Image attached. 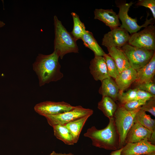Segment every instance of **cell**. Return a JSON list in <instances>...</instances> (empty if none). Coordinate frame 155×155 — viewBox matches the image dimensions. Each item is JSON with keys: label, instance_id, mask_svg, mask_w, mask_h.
<instances>
[{"label": "cell", "instance_id": "cell-15", "mask_svg": "<svg viewBox=\"0 0 155 155\" xmlns=\"http://www.w3.org/2000/svg\"><path fill=\"white\" fill-rule=\"evenodd\" d=\"M136 71L137 78L134 84L153 81L155 74V53L147 64Z\"/></svg>", "mask_w": 155, "mask_h": 155}, {"label": "cell", "instance_id": "cell-18", "mask_svg": "<svg viewBox=\"0 0 155 155\" xmlns=\"http://www.w3.org/2000/svg\"><path fill=\"white\" fill-rule=\"evenodd\" d=\"M101 82V85L98 90L99 93L102 96H108L115 101H117L119 89L115 81L110 78H106Z\"/></svg>", "mask_w": 155, "mask_h": 155}, {"label": "cell", "instance_id": "cell-7", "mask_svg": "<svg viewBox=\"0 0 155 155\" xmlns=\"http://www.w3.org/2000/svg\"><path fill=\"white\" fill-rule=\"evenodd\" d=\"M128 43L139 48L155 51V27L148 25L142 30L131 34Z\"/></svg>", "mask_w": 155, "mask_h": 155}, {"label": "cell", "instance_id": "cell-4", "mask_svg": "<svg viewBox=\"0 0 155 155\" xmlns=\"http://www.w3.org/2000/svg\"><path fill=\"white\" fill-rule=\"evenodd\" d=\"M141 107L132 111H128L118 105L114 118L115 124L119 138V149L125 145V139L128 132L134 123L133 120Z\"/></svg>", "mask_w": 155, "mask_h": 155}, {"label": "cell", "instance_id": "cell-13", "mask_svg": "<svg viewBox=\"0 0 155 155\" xmlns=\"http://www.w3.org/2000/svg\"><path fill=\"white\" fill-rule=\"evenodd\" d=\"M153 132L141 125L134 123L127 135L125 143H136L150 139Z\"/></svg>", "mask_w": 155, "mask_h": 155}, {"label": "cell", "instance_id": "cell-8", "mask_svg": "<svg viewBox=\"0 0 155 155\" xmlns=\"http://www.w3.org/2000/svg\"><path fill=\"white\" fill-rule=\"evenodd\" d=\"M133 3L131 1L129 3H124L117 6L119 8L118 16L122 22L120 27L131 34L137 32L142 28L145 27L150 24L152 25L153 20H155L152 18L148 19L147 17L144 24L142 25H138L137 23V18H132L128 14L129 9Z\"/></svg>", "mask_w": 155, "mask_h": 155}, {"label": "cell", "instance_id": "cell-24", "mask_svg": "<svg viewBox=\"0 0 155 155\" xmlns=\"http://www.w3.org/2000/svg\"><path fill=\"white\" fill-rule=\"evenodd\" d=\"M71 14L73 19V26L71 33L77 41L81 39L86 30V28L84 24L81 21L78 14L74 12H71Z\"/></svg>", "mask_w": 155, "mask_h": 155}, {"label": "cell", "instance_id": "cell-34", "mask_svg": "<svg viewBox=\"0 0 155 155\" xmlns=\"http://www.w3.org/2000/svg\"><path fill=\"white\" fill-rule=\"evenodd\" d=\"M5 25L3 22L0 20V28L3 26Z\"/></svg>", "mask_w": 155, "mask_h": 155}, {"label": "cell", "instance_id": "cell-19", "mask_svg": "<svg viewBox=\"0 0 155 155\" xmlns=\"http://www.w3.org/2000/svg\"><path fill=\"white\" fill-rule=\"evenodd\" d=\"M118 106L111 98L102 96L101 100L98 103V108L109 119L113 118Z\"/></svg>", "mask_w": 155, "mask_h": 155}, {"label": "cell", "instance_id": "cell-20", "mask_svg": "<svg viewBox=\"0 0 155 155\" xmlns=\"http://www.w3.org/2000/svg\"><path fill=\"white\" fill-rule=\"evenodd\" d=\"M84 45L92 50L94 55L103 56L105 53L94 38L92 33L86 30L81 37Z\"/></svg>", "mask_w": 155, "mask_h": 155}, {"label": "cell", "instance_id": "cell-9", "mask_svg": "<svg viewBox=\"0 0 155 155\" xmlns=\"http://www.w3.org/2000/svg\"><path fill=\"white\" fill-rule=\"evenodd\" d=\"M74 106L63 101L55 102L46 101L36 104L34 109L38 114L45 117L64 113L72 110Z\"/></svg>", "mask_w": 155, "mask_h": 155}, {"label": "cell", "instance_id": "cell-6", "mask_svg": "<svg viewBox=\"0 0 155 155\" xmlns=\"http://www.w3.org/2000/svg\"><path fill=\"white\" fill-rule=\"evenodd\" d=\"M93 111L83 108L81 106H75L72 110L63 113L45 117L48 124L51 127L57 125H64L81 117L91 116Z\"/></svg>", "mask_w": 155, "mask_h": 155}, {"label": "cell", "instance_id": "cell-22", "mask_svg": "<svg viewBox=\"0 0 155 155\" xmlns=\"http://www.w3.org/2000/svg\"><path fill=\"white\" fill-rule=\"evenodd\" d=\"M52 127L54 135L57 138L67 145H73L74 144L71 133L65 125H57Z\"/></svg>", "mask_w": 155, "mask_h": 155}, {"label": "cell", "instance_id": "cell-11", "mask_svg": "<svg viewBox=\"0 0 155 155\" xmlns=\"http://www.w3.org/2000/svg\"><path fill=\"white\" fill-rule=\"evenodd\" d=\"M155 152V145L148 139L136 143H126L122 148L121 155H144Z\"/></svg>", "mask_w": 155, "mask_h": 155}, {"label": "cell", "instance_id": "cell-25", "mask_svg": "<svg viewBox=\"0 0 155 155\" xmlns=\"http://www.w3.org/2000/svg\"><path fill=\"white\" fill-rule=\"evenodd\" d=\"M137 89L134 88L130 89L126 92L119 91L117 98L119 104H123L129 101L137 100Z\"/></svg>", "mask_w": 155, "mask_h": 155}, {"label": "cell", "instance_id": "cell-31", "mask_svg": "<svg viewBox=\"0 0 155 155\" xmlns=\"http://www.w3.org/2000/svg\"><path fill=\"white\" fill-rule=\"evenodd\" d=\"M155 97L146 91L137 89L136 92V98L137 100H140L147 101L151 98Z\"/></svg>", "mask_w": 155, "mask_h": 155}, {"label": "cell", "instance_id": "cell-5", "mask_svg": "<svg viewBox=\"0 0 155 155\" xmlns=\"http://www.w3.org/2000/svg\"><path fill=\"white\" fill-rule=\"evenodd\" d=\"M126 55L131 67L137 71L147 64L155 51L133 46L128 43L121 48Z\"/></svg>", "mask_w": 155, "mask_h": 155}, {"label": "cell", "instance_id": "cell-21", "mask_svg": "<svg viewBox=\"0 0 155 155\" xmlns=\"http://www.w3.org/2000/svg\"><path fill=\"white\" fill-rule=\"evenodd\" d=\"M90 116H86L65 125L71 132L74 144L78 142L82 128Z\"/></svg>", "mask_w": 155, "mask_h": 155}, {"label": "cell", "instance_id": "cell-33", "mask_svg": "<svg viewBox=\"0 0 155 155\" xmlns=\"http://www.w3.org/2000/svg\"><path fill=\"white\" fill-rule=\"evenodd\" d=\"M122 149V148L118 150L113 151L111 153L110 155H121Z\"/></svg>", "mask_w": 155, "mask_h": 155}, {"label": "cell", "instance_id": "cell-3", "mask_svg": "<svg viewBox=\"0 0 155 155\" xmlns=\"http://www.w3.org/2000/svg\"><path fill=\"white\" fill-rule=\"evenodd\" d=\"M55 39L54 51L62 59L66 54L78 53L76 40L71 33L68 32L56 16L54 17Z\"/></svg>", "mask_w": 155, "mask_h": 155}, {"label": "cell", "instance_id": "cell-1", "mask_svg": "<svg viewBox=\"0 0 155 155\" xmlns=\"http://www.w3.org/2000/svg\"><path fill=\"white\" fill-rule=\"evenodd\" d=\"M59 57L55 51L49 55L39 54L33 64V69L37 76L40 86L56 82L63 76L60 70Z\"/></svg>", "mask_w": 155, "mask_h": 155}, {"label": "cell", "instance_id": "cell-10", "mask_svg": "<svg viewBox=\"0 0 155 155\" xmlns=\"http://www.w3.org/2000/svg\"><path fill=\"white\" fill-rule=\"evenodd\" d=\"M130 37L125 30L118 27L111 30L104 35L102 44L107 48L112 47L121 48L128 43Z\"/></svg>", "mask_w": 155, "mask_h": 155}, {"label": "cell", "instance_id": "cell-28", "mask_svg": "<svg viewBox=\"0 0 155 155\" xmlns=\"http://www.w3.org/2000/svg\"><path fill=\"white\" fill-rule=\"evenodd\" d=\"M135 88L147 92L155 96V84L154 81L139 84H134Z\"/></svg>", "mask_w": 155, "mask_h": 155}, {"label": "cell", "instance_id": "cell-32", "mask_svg": "<svg viewBox=\"0 0 155 155\" xmlns=\"http://www.w3.org/2000/svg\"><path fill=\"white\" fill-rule=\"evenodd\" d=\"M49 155H74L72 153H58L56 152L55 151H53Z\"/></svg>", "mask_w": 155, "mask_h": 155}, {"label": "cell", "instance_id": "cell-26", "mask_svg": "<svg viewBox=\"0 0 155 155\" xmlns=\"http://www.w3.org/2000/svg\"><path fill=\"white\" fill-rule=\"evenodd\" d=\"M103 57L105 60L109 75L115 79L119 73L115 62L108 54L105 53Z\"/></svg>", "mask_w": 155, "mask_h": 155}, {"label": "cell", "instance_id": "cell-29", "mask_svg": "<svg viewBox=\"0 0 155 155\" xmlns=\"http://www.w3.org/2000/svg\"><path fill=\"white\" fill-rule=\"evenodd\" d=\"M141 109L148 112L155 116V97L150 98L141 107Z\"/></svg>", "mask_w": 155, "mask_h": 155}, {"label": "cell", "instance_id": "cell-23", "mask_svg": "<svg viewBox=\"0 0 155 155\" xmlns=\"http://www.w3.org/2000/svg\"><path fill=\"white\" fill-rule=\"evenodd\" d=\"M133 122L141 125L153 132H155V120L141 109L136 114Z\"/></svg>", "mask_w": 155, "mask_h": 155}, {"label": "cell", "instance_id": "cell-14", "mask_svg": "<svg viewBox=\"0 0 155 155\" xmlns=\"http://www.w3.org/2000/svg\"><path fill=\"white\" fill-rule=\"evenodd\" d=\"M94 19L104 22L111 30L120 26L121 24L116 13L112 9H96L94 11Z\"/></svg>", "mask_w": 155, "mask_h": 155}, {"label": "cell", "instance_id": "cell-12", "mask_svg": "<svg viewBox=\"0 0 155 155\" xmlns=\"http://www.w3.org/2000/svg\"><path fill=\"white\" fill-rule=\"evenodd\" d=\"M90 72L96 81L101 82L103 80L111 78L108 73L106 65L103 56L95 55L90 62Z\"/></svg>", "mask_w": 155, "mask_h": 155}, {"label": "cell", "instance_id": "cell-17", "mask_svg": "<svg viewBox=\"0 0 155 155\" xmlns=\"http://www.w3.org/2000/svg\"><path fill=\"white\" fill-rule=\"evenodd\" d=\"M107 49L108 54L115 62L119 73L131 67L128 59L121 48L112 47Z\"/></svg>", "mask_w": 155, "mask_h": 155}, {"label": "cell", "instance_id": "cell-35", "mask_svg": "<svg viewBox=\"0 0 155 155\" xmlns=\"http://www.w3.org/2000/svg\"><path fill=\"white\" fill-rule=\"evenodd\" d=\"M144 155H155V152H153Z\"/></svg>", "mask_w": 155, "mask_h": 155}, {"label": "cell", "instance_id": "cell-16", "mask_svg": "<svg viewBox=\"0 0 155 155\" xmlns=\"http://www.w3.org/2000/svg\"><path fill=\"white\" fill-rule=\"evenodd\" d=\"M137 78V71L131 67L119 73L115 79L119 91L124 92L134 83Z\"/></svg>", "mask_w": 155, "mask_h": 155}, {"label": "cell", "instance_id": "cell-2", "mask_svg": "<svg viewBox=\"0 0 155 155\" xmlns=\"http://www.w3.org/2000/svg\"><path fill=\"white\" fill-rule=\"evenodd\" d=\"M84 136L90 138L92 145L96 147L115 151L119 149V138L114 117L109 119L106 127L102 129L93 126L88 128Z\"/></svg>", "mask_w": 155, "mask_h": 155}, {"label": "cell", "instance_id": "cell-27", "mask_svg": "<svg viewBox=\"0 0 155 155\" xmlns=\"http://www.w3.org/2000/svg\"><path fill=\"white\" fill-rule=\"evenodd\" d=\"M146 101L140 100H135L129 101L123 104H119V105L122 107L127 111H132L141 107L145 103Z\"/></svg>", "mask_w": 155, "mask_h": 155}, {"label": "cell", "instance_id": "cell-30", "mask_svg": "<svg viewBox=\"0 0 155 155\" xmlns=\"http://www.w3.org/2000/svg\"><path fill=\"white\" fill-rule=\"evenodd\" d=\"M136 6H141L150 9L152 13L153 18L155 19V0H139L136 3Z\"/></svg>", "mask_w": 155, "mask_h": 155}]
</instances>
